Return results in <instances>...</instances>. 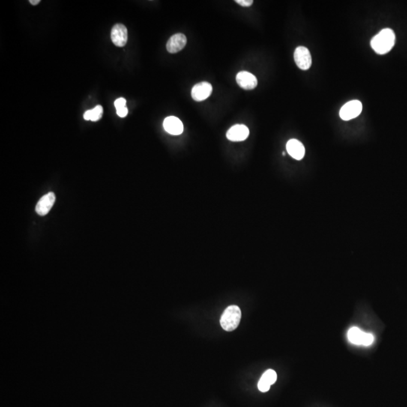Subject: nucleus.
Wrapping results in <instances>:
<instances>
[{
	"label": "nucleus",
	"instance_id": "f03ea898",
	"mask_svg": "<svg viewBox=\"0 0 407 407\" xmlns=\"http://www.w3.org/2000/svg\"><path fill=\"white\" fill-rule=\"evenodd\" d=\"M241 318V311L237 306L226 308L220 318L221 327L226 331H233L239 325Z\"/></svg>",
	"mask_w": 407,
	"mask_h": 407
},
{
	"label": "nucleus",
	"instance_id": "423d86ee",
	"mask_svg": "<svg viewBox=\"0 0 407 407\" xmlns=\"http://www.w3.org/2000/svg\"><path fill=\"white\" fill-rule=\"evenodd\" d=\"M212 85L208 82H201L196 84L192 88V97L195 101H203L211 96L212 93Z\"/></svg>",
	"mask_w": 407,
	"mask_h": 407
},
{
	"label": "nucleus",
	"instance_id": "dca6fc26",
	"mask_svg": "<svg viewBox=\"0 0 407 407\" xmlns=\"http://www.w3.org/2000/svg\"><path fill=\"white\" fill-rule=\"evenodd\" d=\"M114 104H115V108H116V110H118V109H122V108L126 107V100L125 99L121 97V98L117 99V100H115Z\"/></svg>",
	"mask_w": 407,
	"mask_h": 407
},
{
	"label": "nucleus",
	"instance_id": "39448f33",
	"mask_svg": "<svg viewBox=\"0 0 407 407\" xmlns=\"http://www.w3.org/2000/svg\"><path fill=\"white\" fill-rule=\"evenodd\" d=\"M294 61L297 67L303 70L310 68L312 64V55L307 48L299 46L294 52Z\"/></svg>",
	"mask_w": 407,
	"mask_h": 407
},
{
	"label": "nucleus",
	"instance_id": "0eeeda50",
	"mask_svg": "<svg viewBox=\"0 0 407 407\" xmlns=\"http://www.w3.org/2000/svg\"><path fill=\"white\" fill-rule=\"evenodd\" d=\"M111 39L112 43L117 47H123L127 41V30L124 25L117 24L111 31Z\"/></svg>",
	"mask_w": 407,
	"mask_h": 407
},
{
	"label": "nucleus",
	"instance_id": "6ab92c4d",
	"mask_svg": "<svg viewBox=\"0 0 407 407\" xmlns=\"http://www.w3.org/2000/svg\"><path fill=\"white\" fill-rule=\"evenodd\" d=\"M40 3V0H31L30 1V4L33 6H37Z\"/></svg>",
	"mask_w": 407,
	"mask_h": 407
},
{
	"label": "nucleus",
	"instance_id": "f8f14e48",
	"mask_svg": "<svg viewBox=\"0 0 407 407\" xmlns=\"http://www.w3.org/2000/svg\"><path fill=\"white\" fill-rule=\"evenodd\" d=\"M163 126L165 130L170 134L180 135L183 132V122L175 116L165 118Z\"/></svg>",
	"mask_w": 407,
	"mask_h": 407
},
{
	"label": "nucleus",
	"instance_id": "20e7f679",
	"mask_svg": "<svg viewBox=\"0 0 407 407\" xmlns=\"http://www.w3.org/2000/svg\"><path fill=\"white\" fill-rule=\"evenodd\" d=\"M363 106L361 102L354 100L345 103L339 112L340 118L344 121L353 119L361 113Z\"/></svg>",
	"mask_w": 407,
	"mask_h": 407
},
{
	"label": "nucleus",
	"instance_id": "a211bd4d",
	"mask_svg": "<svg viewBox=\"0 0 407 407\" xmlns=\"http://www.w3.org/2000/svg\"><path fill=\"white\" fill-rule=\"evenodd\" d=\"M116 111L117 115L121 117V118H124V117H125L126 115H127V113H128V109H127V107L122 108V109H118V110Z\"/></svg>",
	"mask_w": 407,
	"mask_h": 407
},
{
	"label": "nucleus",
	"instance_id": "7ed1b4c3",
	"mask_svg": "<svg viewBox=\"0 0 407 407\" xmlns=\"http://www.w3.org/2000/svg\"><path fill=\"white\" fill-rule=\"evenodd\" d=\"M348 339L351 343L369 346L373 343L375 337L372 333H364L358 327H351L348 332Z\"/></svg>",
	"mask_w": 407,
	"mask_h": 407
},
{
	"label": "nucleus",
	"instance_id": "1a4fd4ad",
	"mask_svg": "<svg viewBox=\"0 0 407 407\" xmlns=\"http://www.w3.org/2000/svg\"><path fill=\"white\" fill-rule=\"evenodd\" d=\"M236 82L243 89L253 90L257 86V79L252 73L241 71L236 76Z\"/></svg>",
	"mask_w": 407,
	"mask_h": 407
},
{
	"label": "nucleus",
	"instance_id": "4468645a",
	"mask_svg": "<svg viewBox=\"0 0 407 407\" xmlns=\"http://www.w3.org/2000/svg\"><path fill=\"white\" fill-rule=\"evenodd\" d=\"M277 381V373L273 369H268L262 374V377L258 382V388L261 392H267L270 389L272 384Z\"/></svg>",
	"mask_w": 407,
	"mask_h": 407
},
{
	"label": "nucleus",
	"instance_id": "9d476101",
	"mask_svg": "<svg viewBox=\"0 0 407 407\" xmlns=\"http://www.w3.org/2000/svg\"><path fill=\"white\" fill-rule=\"evenodd\" d=\"M187 40L183 34H176L173 35L167 43V50L169 53L175 54L180 52L186 46Z\"/></svg>",
	"mask_w": 407,
	"mask_h": 407
},
{
	"label": "nucleus",
	"instance_id": "6e6552de",
	"mask_svg": "<svg viewBox=\"0 0 407 407\" xmlns=\"http://www.w3.org/2000/svg\"><path fill=\"white\" fill-rule=\"evenodd\" d=\"M249 133L250 131L247 126L244 124H235L228 130L226 138L233 142H240L245 141L248 138Z\"/></svg>",
	"mask_w": 407,
	"mask_h": 407
},
{
	"label": "nucleus",
	"instance_id": "2eb2a0df",
	"mask_svg": "<svg viewBox=\"0 0 407 407\" xmlns=\"http://www.w3.org/2000/svg\"><path fill=\"white\" fill-rule=\"evenodd\" d=\"M103 107L100 105L95 106L94 109L86 111L84 113V118L85 120H91L93 121H97L101 118L103 115Z\"/></svg>",
	"mask_w": 407,
	"mask_h": 407
},
{
	"label": "nucleus",
	"instance_id": "f3484780",
	"mask_svg": "<svg viewBox=\"0 0 407 407\" xmlns=\"http://www.w3.org/2000/svg\"><path fill=\"white\" fill-rule=\"evenodd\" d=\"M235 3L244 7H249L253 4V0H236Z\"/></svg>",
	"mask_w": 407,
	"mask_h": 407
},
{
	"label": "nucleus",
	"instance_id": "ddd939ff",
	"mask_svg": "<svg viewBox=\"0 0 407 407\" xmlns=\"http://www.w3.org/2000/svg\"><path fill=\"white\" fill-rule=\"evenodd\" d=\"M287 151L289 153L290 156L297 160H301L305 156L304 146L300 141L297 140H290L287 144Z\"/></svg>",
	"mask_w": 407,
	"mask_h": 407
},
{
	"label": "nucleus",
	"instance_id": "f257e3e1",
	"mask_svg": "<svg viewBox=\"0 0 407 407\" xmlns=\"http://www.w3.org/2000/svg\"><path fill=\"white\" fill-rule=\"evenodd\" d=\"M395 43L394 32L391 29L386 28L380 31L371 40V47L378 55L388 53Z\"/></svg>",
	"mask_w": 407,
	"mask_h": 407
},
{
	"label": "nucleus",
	"instance_id": "9b49d317",
	"mask_svg": "<svg viewBox=\"0 0 407 407\" xmlns=\"http://www.w3.org/2000/svg\"><path fill=\"white\" fill-rule=\"evenodd\" d=\"M55 201V194L49 192L47 195H44L37 203L36 207V211L40 216H45L52 209L54 203Z\"/></svg>",
	"mask_w": 407,
	"mask_h": 407
}]
</instances>
